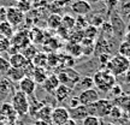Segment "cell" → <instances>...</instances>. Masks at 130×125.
Listing matches in <instances>:
<instances>
[{
    "label": "cell",
    "instance_id": "obj_26",
    "mask_svg": "<svg viewBox=\"0 0 130 125\" xmlns=\"http://www.w3.org/2000/svg\"><path fill=\"white\" fill-rule=\"evenodd\" d=\"M84 39L83 36V30H77V29H74V31H70L69 35V40L71 43H81V41Z\"/></svg>",
    "mask_w": 130,
    "mask_h": 125
},
{
    "label": "cell",
    "instance_id": "obj_35",
    "mask_svg": "<svg viewBox=\"0 0 130 125\" xmlns=\"http://www.w3.org/2000/svg\"><path fill=\"white\" fill-rule=\"evenodd\" d=\"M10 67H11V66H10L9 59H5L3 57H0V72H1V74H6Z\"/></svg>",
    "mask_w": 130,
    "mask_h": 125
},
{
    "label": "cell",
    "instance_id": "obj_13",
    "mask_svg": "<svg viewBox=\"0 0 130 125\" xmlns=\"http://www.w3.org/2000/svg\"><path fill=\"white\" fill-rule=\"evenodd\" d=\"M59 81H58V77H57V75L52 74V75H48L47 76V78L45 79V82L42 83V87L43 89L46 90L47 93L50 94H53L56 92V89L59 87Z\"/></svg>",
    "mask_w": 130,
    "mask_h": 125
},
{
    "label": "cell",
    "instance_id": "obj_14",
    "mask_svg": "<svg viewBox=\"0 0 130 125\" xmlns=\"http://www.w3.org/2000/svg\"><path fill=\"white\" fill-rule=\"evenodd\" d=\"M28 59L23 56V53H14V54H11L9 59L10 66L11 67H17V69H23V66L27 64Z\"/></svg>",
    "mask_w": 130,
    "mask_h": 125
},
{
    "label": "cell",
    "instance_id": "obj_32",
    "mask_svg": "<svg viewBox=\"0 0 130 125\" xmlns=\"http://www.w3.org/2000/svg\"><path fill=\"white\" fill-rule=\"evenodd\" d=\"M83 125H100V118L94 116H87L82 120Z\"/></svg>",
    "mask_w": 130,
    "mask_h": 125
},
{
    "label": "cell",
    "instance_id": "obj_16",
    "mask_svg": "<svg viewBox=\"0 0 130 125\" xmlns=\"http://www.w3.org/2000/svg\"><path fill=\"white\" fill-rule=\"evenodd\" d=\"M5 75H6V78H9L11 82H19L22 78L25 77L23 69H17V67H10Z\"/></svg>",
    "mask_w": 130,
    "mask_h": 125
},
{
    "label": "cell",
    "instance_id": "obj_28",
    "mask_svg": "<svg viewBox=\"0 0 130 125\" xmlns=\"http://www.w3.org/2000/svg\"><path fill=\"white\" fill-rule=\"evenodd\" d=\"M77 85H78L82 90L94 88L93 77H90V76H84V77H81V81L78 82V84H77Z\"/></svg>",
    "mask_w": 130,
    "mask_h": 125
},
{
    "label": "cell",
    "instance_id": "obj_21",
    "mask_svg": "<svg viewBox=\"0 0 130 125\" xmlns=\"http://www.w3.org/2000/svg\"><path fill=\"white\" fill-rule=\"evenodd\" d=\"M66 51L69 53L70 57L72 58H79L81 56H83V51H82V46L81 43H71L70 42L69 45L66 46Z\"/></svg>",
    "mask_w": 130,
    "mask_h": 125
},
{
    "label": "cell",
    "instance_id": "obj_38",
    "mask_svg": "<svg viewBox=\"0 0 130 125\" xmlns=\"http://www.w3.org/2000/svg\"><path fill=\"white\" fill-rule=\"evenodd\" d=\"M57 32H58V35H59L61 39H65V40H68V39H69L70 30H68V29H65V28H63V27H60V28L57 30Z\"/></svg>",
    "mask_w": 130,
    "mask_h": 125
},
{
    "label": "cell",
    "instance_id": "obj_45",
    "mask_svg": "<svg viewBox=\"0 0 130 125\" xmlns=\"http://www.w3.org/2000/svg\"><path fill=\"white\" fill-rule=\"evenodd\" d=\"M105 125H115V124H111V123H107V124H105Z\"/></svg>",
    "mask_w": 130,
    "mask_h": 125
},
{
    "label": "cell",
    "instance_id": "obj_4",
    "mask_svg": "<svg viewBox=\"0 0 130 125\" xmlns=\"http://www.w3.org/2000/svg\"><path fill=\"white\" fill-rule=\"evenodd\" d=\"M13 110L16 111L17 116H27L29 113V107H30V102H29L28 96L23 94L22 92H14V94L11 97V102H10Z\"/></svg>",
    "mask_w": 130,
    "mask_h": 125
},
{
    "label": "cell",
    "instance_id": "obj_33",
    "mask_svg": "<svg viewBox=\"0 0 130 125\" xmlns=\"http://www.w3.org/2000/svg\"><path fill=\"white\" fill-rule=\"evenodd\" d=\"M24 49H25V51H24L23 56L25 57V58H27L28 60H31L32 58L35 57V54L37 53L36 49L34 48V46H30V45H29V46H27L25 48H24Z\"/></svg>",
    "mask_w": 130,
    "mask_h": 125
},
{
    "label": "cell",
    "instance_id": "obj_9",
    "mask_svg": "<svg viewBox=\"0 0 130 125\" xmlns=\"http://www.w3.org/2000/svg\"><path fill=\"white\" fill-rule=\"evenodd\" d=\"M36 85L35 81L31 77H24L19 81V92H22L23 94H25L27 96H32L35 90H36Z\"/></svg>",
    "mask_w": 130,
    "mask_h": 125
},
{
    "label": "cell",
    "instance_id": "obj_40",
    "mask_svg": "<svg viewBox=\"0 0 130 125\" xmlns=\"http://www.w3.org/2000/svg\"><path fill=\"white\" fill-rule=\"evenodd\" d=\"M110 92H111V93L113 94V95H115L116 97L122 96V94H123V90H122V88L119 87V85H117V84H115V85H113V88H112Z\"/></svg>",
    "mask_w": 130,
    "mask_h": 125
},
{
    "label": "cell",
    "instance_id": "obj_2",
    "mask_svg": "<svg viewBox=\"0 0 130 125\" xmlns=\"http://www.w3.org/2000/svg\"><path fill=\"white\" fill-rule=\"evenodd\" d=\"M113 107V102L108 99H99L96 102L87 106L88 116H94L98 118L107 117Z\"/></svg>",
    "mask_w": 130,
    "mask_h": 125
},
{
    "label": "cell",
    "instance_id": "obj_17",
    "mask_svg": "<svg viewBox=\"0 0 130 125\" xmlns=\"http://www.w3.org/2000/svg\"><path fill=\"white\" fill-rule=\"evenodd\" d=\"M52 108L50 105H43V106L37 111V113L35 114L39 120H43L46 123H51V114H52Z\"/></svg>",
    "mask_w": 130,
    "mask_h": 125
},
{
    "label": "cell",
    "instance_id": "obj_3",
    "mask_svg": "<svg viewBox=\"0 0 130 125\" xmlns=\"http://www.w3.org/2000/svg\"><path fill=\"white\" fill-rule=\"evenodd\" d=\"M129 69H130L129 59H126V58L119 56V54L112 57L111 60L108 61V64L106 65V70H108L115 77L121 76L123 74H126V71Z\"/></svg>",
    "mask_w": 130,
    "mask_h": 125
},
{
    "label": "cell",
    "instance_id": "obj_30",
    "mask_svg": "<svg viewBox=\"0 0 130 125\" xmlns=\"http://www.w3.org/2000/svg\"><path fill=\"white\" fill-rule=\"evenodd\" d=\"M89 25V23L86 21V18H83L82 16H78V18H76V24H75V29L77 30H83Z\"/></svg>",
    "mask_w": 130,
    "mask_h": 125
},
{
    "label": "cell",
    "instance_id": "obj_27",
    "mask_svg": "<svg viewBox=\"0 0 130 125\" xmlns=\"http://www.w3.org/2000/svg\"><path fill=\"white\" fill-rule=\"evenodd\" d=\"M98 34H99V29L96 27H94V25H90V24L86 29H83V36L86 39H90V40L95 41Z\"/></svg>",
    "mask_w": 130,
    "mask_h": 125
},
{
    "label": "cell",
    "instance_id": "obj_34",
    "mask_svg": "<svg viewBox=\"0 0 130 125\" xmlns=\"http://www.w3.org/2000/svg\"><path fill=\"white\" fill-rule=\"evenodd\" d=\"M58 64H60L59 61V57L54 54V53H51V54H47V65L50 66H57Z\"/></svg>",
    "mask_w": 130,
    "mask_h": 125
},
{
    "label": "cell",
    "instance_id": "obj_6",
    "mask_svg": "<svg viewBox=\"0 0 130 125\" xmlns=\"http://www.w3.org/2000/svg\"><path fill=\"white\" fill-rule=\"evenodd\" d=\"M6 21L9 22L12 27H18L23 23L24 13L16 6H10L6 9Z\"/></svg>",
    "mask_w": 130,
    "mask_h": 125
},
{
    "label": "cell",
    "instance_id": "obj_42",
    "mask_svg": "<svg viewBox=\"0 0 130 125\" xmlns=\"http://www.w3.org/2000/svg\"><path fill=\"white\" fill-rule=\"evenodd\" d=\"M63 125H77V123H76V120H74V119H71V118H70L69 120L65 121Z\"/></svg>",
    "mask_w": 130,
    "mask_h": 125
},
{
    "label": "cell",
    "instance_id": "obj_1",
    "mask_svg": "<svg viewBox=\"0 0 130 125\" xmlns=\"http://www.w3.org/2000/svg\"><path fill=\"white\" fill-rule=\"evenodd\" d=\"M94 85L96 87L100 92L108 93L113 85L116 84V77L108 71V70H99L93 76Z\"/></svg>",
    "mask_w": 130,
    "mask_h": 125
},
{
    "label": "cell",
    "instance_id": "obj_36",
    "mask_svg": "<svg viewBox=\"0 0 130 125\" xmlns=\"http://www.w3.org/2000/svg\"><path fill=\"white\" fill-rule=\"evenodd\" d=\"M16 7L19 9L24 13V12L29 11V9H30V3L27 1V0H19L18 3H17V6H16Z\"/></svg>",
    "mask_w": 130,
    "mask_h": 125
},
{
    "label": "cell",
    "instance_id": "obj_5",
    "mask_svg": "<svg viewBox=\"0 0 130 125\" xmlns=\"http://www.w3.org/2000/svg\"><path fill=\"white\" fill-rule=\"evenodd\" d=\"M17 113L13 110L10 102H4L0 106V121L1 123H11L13 124L17 119Z\"/></svg>",
    "mask_w": 130,
    "mask_h": 125
},
{
    "label": "cell",
    "instance_id": "obj_11",
    "mask_svg": "<svg viewBox=\"0 0 130 125\" xmlns=\"http://www.w3.org/2000/svg\"><path fill=\"white\" fill-rule=\"evenodd\" d=\"M71 93H72V89L68 87V85H63V84H59V87L56 89V92L53 93L56 100L58 102H65L70 96H71Z\"/></svg>",
    "mask_w": 130,
    "mask_h": 125
},
{
    "label": "cell",
    "instance_id": "obj_24",
    "mask_svg": "<svg viewBox=\"0 0 130 125\" xmlns=\"http://www.w3.org/2000/svg\"><path fill=\"white\" fill-rule=\"evenodd\" d=\"M31 63L35 67H46L47 66V54L46 53H36L31 59Z\"/></svg>",
    "mask_w": 130,
    "mask_h": 125
},
{
    "label": "cell",
    "instance_id": "obj_20",
    "mask_svg": "<svg viewBox=\"0 0 130 125\" xmlns=\"http://www.w3.org/2000/svg\"><path fill=\"white\" fill-rule=\"evenodd\" d=\"M0 35L5 39H12L14 35V29L7 21H3L0 22Z\"/></svg>",
    "mask_w": 130,
    "mask_h": 125
},
{
    "label": "cell",
    "instance_id": "obj_19",
    "mask_svg": "<svg viewBox=\"0 0 130 125\" xmlns=\"http://www.w3.org/2000/svg\"><path fill=\"white\" fill-rule=\"evenodd\" d=\"M47 27L51 30H58L61 27V16L58 13H51L47 18Z\"/></svg>",
    "mask_w": 130,
    "mask_h": 125
},
{
    "label": "cell",
    "instance_id": "obj_43",
    "mask_svg": "<svg viewBox=\"0 0 130 125\" xmlns=\"http://www.w3.org/2000/svg\"><path fill=\"white\" fill-rule=\"evenodd\" d=\"M48 124L50 123H46V121H43V120H39V119L34 123V125H48Z\"/></svg>",
    "mask_w": 130,
    "mask_h": 125
},
{
    "label": "cell",
    "instance_id": "obj_46",
    "mask_svg": "<svg viewBox=\"0 0 130 125\" xmlns=\"http://www.w3.org/2000/svg\"><path fill=\"white\" fill-rule=\"evenodd\" d=\"M48 125H54V124H52V123H50V124H48Z\"/></svg>",
    "mask_w": 130,
    "mask_h": 125
},
{
    "label": "cell",
    "instance_id": "obj_8",
    "mask_svg": "<svg viewBox=\"0 0 130 125\" xmlns=\"http://www.w3.org/2000/svg\"><path fill=\"white\" fill-rule=\"evenodd\" d=\"M100 99L99 96V92L95 88H90V89H86L82 90L78 95V100L79 103L83 105V106H89L94 102H96Z\"/></svg>",
    "mask_w": 130,
    "mask_h": 125
},
{
    "label": "cell",
    "instance_id": "obj_25",
    "mask_svg": "<svg viewBox=\"0 0 130 125\" xmlns=\"http://www.w3.org/2000/svg\"><path fill=\"white\" fill-rule=\"evenodd\" d=\"M75 24H76V18H74L70 14H65V16H61V27L68 30H74Z\"/></svg>",
    "mask_w": 130,
    "mask_h": 125
},
{
    "label": "cell",
    "instance_id": "obj_39",
    "mask_svg": "<svg viewBox=\"0 0 130 125\" xmlns=\"http://www.w3.org/2000/svg\"><path fill=\"white\" fill-rule=\"evenodd\" d=\"M98 57H99V61H100L101 64L104 63L105 66L108 64V61L111 60V58H112V57L110 56V54H107V53H105V54H100V56H98Z\"/></svg>",
    "mask_w": 130,
    "mask_h": 125
},
{
    "label": "cell",
    "instance_id": "obj_47",
    "mask_svg": "<svg viewBox=\"0 0 130 125\" xmlns=\"http://www.w3.org/2000/svg\"><path fill=\"white\" fill-rule=\"evenodd\" d=\"M129 63H130V59H129Z\"/></svg>",
    "mask_w": 130,
    "mask_h": 125
},
{
    "label": "cell",
    "instance_id": "obj_37",
    "mask_svg": "<svg viewBox=\"0 0 130 125\" xmlns=\"http://www.w3.org/2000/svg\"><path fill=\"white\" fill-rule=\"evenodd\" d=\"M68 106H69V110H72V108H76L78 107L81 103H79V100H78V96H71L68 99Z\"/></svg>",
    "mask_w": 130,
    "mask_h": 125
},
{
    "label": "cell",
    "instance_id": "obj_23",
    "mask_svg": "<svg viewBox=\"0 0 130 125\" xmlns=\"http://www.w3.org/2000/svg\"><path fill=\"white\" fill-rule=\"evenodd\" d=\"M81 46H82V51H83L84 56H90L94 53V47H95V41L90 40V39H86L81 41Z\"/></svg>",
    "mask_w": 130,
    "mask_h": 125
},
{
    "label": "cell",
    "instance_id": "obj_31",
    "mask_svg": "<svg viewBox=\"0 0 130 125\" xmlns=\"http://www.w3.org/2000/svg\"><path fill=\"white\" fill-rule=\"evenodd\" d=\"M122 116H123L122 108L119 106H117V105H113V107H112V110H111V112H110L108 117H111V118H113V119H119Z\"/></svg>",
    "mask_w": 130,
    "mask_h": 125
},
{
    "label": "cell",
    "instance_id": "obj_41",
    "mask_svg": "<svg viewBox=\"0 0 130 125\" xmlns=\"http://www.w3.org/2000/svg\"><path fill=\"white\" fill-rule=\"evenodd\" d=\"M6 21V7L0 6V22Z\"/></svg>",
    "mask_w": 130,
    "mask_h": 125
},
{
    "label": "cell",
    "instance_id": "obj_29",
    "mask_svg": "<svg viewBox=\"0 0 130 125\" xmlns=\"http://www.w3.org/2000/svg\"><path fill=\"white\" fill-rule=\"evenodd\" d=\"M118 54L122 57H124L126 59H130V43L128 41H123L119 45L118 48Z\"/></svg>",
    "mask_w": 130,
    "mask_h": 125
},
{
    "label": "cell",
    "instance_id": "obj_12",
    "mask_svg": "<svg viewBox=\"0 0 130 125\" xmlns=\"http://www.w3.org/2000/svg\"><path fill=\"white\" fill-rule=\"evenodd\" d=\"M14 92L16 90L13 89V84H12V82L9 78L4 77V78L0 81V99L1 97H6V96L12 97Z\"/></svg>",
    "mask_w": 130,
    "mask_h": 125
},
{
    "label": "cell",
    "instance_id": "obj_22",
    "mask_svg": "<svg viewBox=\"0 0 130 125\" xmlns=\"http://www.w3.org/2000/svg\"><path fill=\"white\" fill-rule=\"evenodd\" d=\"M47 72H46V69L43 67H35L34 72H32V76L31 78L35 81L36 84H42L45 82V79L47 78Z\"/></svg>",
    "mask_w": 130,
    "mask_h": 125
},
{
    "label": "cell",
    "instance_id": "obj_18",
    "mask_svg": "<svg viewBox=\"0 0 130 125\" xmlns=\"http://www.w3.org/2000/svg\"><path fill=\"white\" fill-rule=\"evenodd\" d=\"M64 71H65V74L68 75V78H69V87L72 89L75 85H77L78 82L81 81V75L75 69H72V67H68V69H65Z\"/></svg>",
    "mask_w": 130,
    "mask_h": 125
},
{
    "label": "cell",
    "instance_id": "obj_7",
    "mask_svg": "<svg viewBox=\"0 0 130 125\" xmlns=\"http://www.w3.org/2000/svg\"><path fill=\"white\" fill-rule=\"evenodd\" d=\"M70 119L69 110L65 107H56L52 110L51 123L54 125H63Z\"/></svg>",
    "mask_w": 130,
    "mask_h": 125
},
{
    "label": "cell",
    "instance_id": "obj_44",
    "mask_svg": "<svg viewBox=\"0 0 130 125\" xmlns=\"http://www.w3.org/2000/svg\"><path fill=\"white\" fill-rule=\"evenodd\" d=\"M125 41H128V42H129V43H130V31H129V32H128V34H126V35H125Z\"/></svg>",
    "mask_w": 130,
    "mask_h": 125
},
{
    "label": "cell",
    "instance_id": "obj_15",
    "mask_svg": "<svg viewBox=\"0 0 130 125\" xmlns=\"http://www.w3.org/2000/svg\"><path fill=\"white\" fill-rule=\"evenodd\" d=\"M69 114H70V118L74 119V120H83L84 118L88 116L87 106L79 105V106L76 107V108L69 110Z\"/></svg>",
    "mask_w": 130,
    "mask_h": 125
},
{
    "label": "cell",
    "instance_id": "obj_10",
    "mask_svg": "<svg viewBox=\"0 0 130 125\" xmlns=\"http://www.w3.org/2000/svg\"><path fill=\"white\" fill-rule=\"evenodd\" d=\"M71 10L76 14L83 16V14H87L92 10V6L87 0H76L71 4Z\"/></svg>",
    "mask_w": 130,
    "mask_h": 125
}]
</instances>
